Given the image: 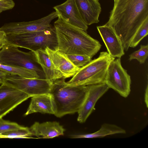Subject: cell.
I'll use <instances>...</instances> for the list:
<instances>
[{
    "label": "cell",
    "mask_w": 148,
    "mask_h": 148,
    "mask_svg": "<svg viewBox=\"0 0 148 148\" xmlns=\"http://www.w3.org/2000/svg\"><path fill=\"white\" fill-rule=\"evenodd\" d=\"M105 83L124 97H127L131 90L130 76L122 67L120 58L111 61L107 71Z\"/></svg>",
    "instance_id": "8"
},
{
    "label": "cell",
    "mask_w": 148,
    "mask_h": 148,
    "mask_svg": "<svg viewBox=\"0 0 148 148\" xmlns=\"http://www.w3.org/2000/svg\"><path fill=\"white\" fill-rule=\"evenodd\" d=\"M34 52L46 79L53 82L56 80L63 79L61 73L55 68L45 49H40Z\"/></svg>",
    "instance_id": "18"
},
{
    "label": "cell",
    "mask_w": 148,
    "mask_h": 148,
    "mask_svg": "<svg viewBox=\"0 0 148 148\" xmlns=\"http://www.w3.org/2000/svg\"><path fill=\"white\" fill-rule=\"evenodd\" d=\"M88 90V86L71 85L64 79L53 82L49 93L53 114L61 117L78 112L83 103Z\"/></svg>",
    "instance_id": "3"
},
{
    "label": "cell",
    "mask_w": 148,
    "mask_h": 148,
    "mask_svg": "<svg viewBox=\"0 0 148 148\" xmlns=\"http://www.w3.org/2000/svg\"><path fill=\"white\" fill-rule=\"evenodd\" d=\"M58 17V13L55 11L34 21L5 23L0 27V30L3 31L6 35L44 30L51 27V22Z\"/></svg>",
    "instance_id": "9"
},
{
    "label": "cell",
    "mask_w": 148,
    "mask_h": 148,
    "mask_svg": "<svg viewBox=\"0 0 148 148\" xmlns=\"http://www.w3.org/2000/svg\"><path fill=\"white\" fill-rule=\"evenodd\" d=\"M125 130L115 125L105 123L103 124L97 131L90 134L71 136L73 138H102L108 135L119 134H125Z\"/></svg>",
    "instance_id": "19"
},
{
    "label": "cell",
    "mask_w": 148,
    "mask_h": 148,
    "mask_svg": "<svg viewBox=\"0 0 148 148\" xmlns=\"http://www.w3.org/2000/svg\"><path fill=\"white\" fill-rule=\"evenodd\" d=\"M0 64L24 68L35 72L39 78L46 79L45 74L38 63L34 52H25L18 47L6 43L0 50Z\"/></svg>",
    "instance_id": "6"
},
{
    "label": "cell",
    "mask_w": 148,
    "mask_h": 148,
    "mask_svg": "<svg viewBox=\"0 0 148 148\" xmlns=\"http://www.w3.org/2000/svg\"><path fill=\"white\" fill-rule=\"evenodd\" d=\"M81 17L88 26L98 23L101 8L99 0H74Z\"/></svg>",
    "instance_id": "15"
},
{
    "label": "cell",
    "mask_w": 148,
    "mask_h": 148,
    "mask_svg": "<svg viewBox=\"0 0 148 148\" xmlns=\"http://www.w3.org/2000/svg\"><path fill=\"white\" fill-rule=\"evenodd\" d=\"M32 136L29 128L23 127L19 129L8 131L0 135V138H30Z\"/></svg>",
    "instance_id": "21"
},
{
    "label": "cell",
    "mask_w": 148,
    "mask_h": 148,
    "mask_svg": "<svg viewBox=\"0 0 148 148\" xmlns=\"http://www.w3.org/2000/svg\"><path fill=\"white\" fill-rule=\"evenodd\" d=\"M30 97L4 84L0 86V118H2Z\"/></svg>",
    "instance_id": "10"
},
{
    "label": "cell",
    "mask_w": 148,
    "mask_h": 148,
    "mask_svg": "<svg viewBox=\"0 0 148 148\" xmlns=\"http://www.w3.org/2000/svg\"><path fill=\"white\" fill-rule=\"evenodd\" d=\"M23 127L16 123L0 118V135L4 133L21 128Z\"/></svg>",
    "instance_id": "25"
},
{
    "label": "cell",
    "mask_w": 148,
    "mask_h": 148,
    "mask_svg": "<svg viewBox=\"0 0 148 148\" xmlns=\"http://www.w3.org/2000/svg\"><path fill=\"white\" fill-rule=\"evenodd\" d=\"M98 31L107 49L112 57L120 58L125 54L122 42L113 29L105 24L97 27Z\"/></svg>",
    "instance_id": "13"
},
{
    "label": "cell",
    "mask_w": 148,
    "mask_h": 148,
    "mask_svg": "<svg viewBox=\"0 0 148 148\" xmlns=\"http://www.w3.org/2000/svg\"><path fill=\"white\" fill-rule=\"evenodd\" d=\"M115 59L107 52H101L97 58L79 68L67 83L71 85L77 86L105 83L109 65Z\"/></svg>",
    "instance_id": "5"
},
{
    "label": "cell",
    "mask_w": 148,
    "mask_h": 148,
    "mask_svg": "<svg viewBox=\"0 0 148 148\" xmlns=\"http://www.w3.org/2000/svg\"><path fill=\"white\" fill-rule=\"evenodd\" d=\"M6 40L7 43L33 51L47 47L54 50L58 49L55 29L52 26L41 31L7 35Z\"/></svg>",
    "instance_id": "4"
},
{
    "label": "cell",
    "mask_w": 148,
    "mask_h": 148,
    "mask_svg": "<svg viewBox=\"0 0 148 148\" xmlns=\"http://www.w3.org/2000/svg\"><path fill=\"white\" fill-rule=\"evenodd\" d=\"M148 86L147 85L146 89H145V101L146 106L148 108Z\"/></svg>",
    "instance_id": "28"
},
{
    "label": "cell",
    "mask_w": 148,
    "mask_h": 148,
    "mask_svg": "<svg viewBox=\"0 0 148 148\" xmlns=\"http://www.w3.org/2000/svg\"><path fill=\"white\" fill-rule=\"evenodd\" d=\"M53 82L46 79L29 78L9 74L3 84L13 87L28 95L30 97L49 94Z\"/></svg>",
    "instance_id": "7"
},
{
    "label": "cell",
    "mask_w": 148,
    "mask_h": 148,
    "mask_svg": "<svg viewBox=\"0 0 148 148\" xmlns=\"http://www.w3.org/2000/svg\"><path fill=\"white\" fill-rule=\"evenodd\" d=\"M32 136L39 138H51L63 135L65 129L56 121H48L42 123L35 122L29 128Z\"/></svg>",
    "instance_id": "16"
},
{
    "label": "cell",
    "mask_w": 148,
    "mask_h": 148,
    "mask_svg": "<svg viewBox=\"0 0 148 148\" xmlns=\"http://www.w3.org/2000/svg\"><path fill=\"white\" fill-rule=\"evenodd\" d=\"M15 5V3L12 0H0V13L12 9Z\"/></svg>",
    "instance_id": "26"
},
{
    "label": "cell",
    "mask_w": 148,
    "mask_h": 148,
    "mask_svg": "<svg viewBox=\"0 0 148 148\" xmlns=\"http://www.w3.org/2000/svg\"><path fill=\"white\" fill-rule=\"evenodd\" d=\"M148 18V0H116L109 19L111 26L127 51L134 36Z\"/></svg>",
    "instance_id": "1"
},
{
    "label": "cell",
    "mask_w": 148,
    "mask_h": 148,
    "mask_svg": "<svg viewBox=\"0 0 148 148\" xmlns=\"http://www.w3.org/2000/svg\"><path fill=\"white\" fill-rule=\"evenodd\" d=\"M45 51L55 68L61 74L63 79L73 77L79 68L71 61L66 55L58 50H54L48 47Z\"/></svg>",
    "instance_id": "14"
},
{
    "label": "cell",
    "mask_w": 148,
    "mask_h": 148,
    "mask_svg": "<svg viewBox=\"0 0 148 148\" xmlns=\"http://www.w3.org/2000/svg\"><path fill=\"white\" fill-rule=\"evenodd\" d=\"M71 61L76 66L80 68L90 62L91 58L89 56L82 55H66Z\"/></svg>",
    "instance_id": "24"
},
{
    "label": "cell",
    "mask_w": 148,
    "mask_h": 148,
    "mask_svg": "<svg viewBox=\"0 0 148 148\" xmlns=\"http://www.w3.org/2000/svg\"><path fill=\"white\" fill-rule=\"evenodd\" d=\"M0 70L9 74L18 75L29 78H39L34 71L22 67L4 65L0 64Z\"/></svg>",
    "instance_id": "20"
},
{
    "label": "cell",
    "mask_w": 148,
    "mask_h": 148,
    "mask_svg": "<svg viewBox=\"0 0 148 148\" xmlns=\"http://www.w3.org/2000/svg\"><path fill=\"white\" fill-rule=\"evenodd\" d=\"M53 8L66 22L86 32L88 26L84 21L74 0H67Z\"/></svg>",
    "instance_id": "12"
},
{
    "label": "cell",
    "mask_w": 148,
    "mask_h": 148,
    "mask_svg": "<svg viewBox=\"0 0 148 148\" xmlns=\"http://www.w3.org/2000/svg\"><path fill=\"white\" fill-rule=\"evenodd\" d=\"M38 112L42 114H54L51 98L49 94L32 97L30 104L25 115L26 116Z\"/></svg>",
    "instance_id": "17"
},
{
    "label": "cell",
    "mask_w": 148,
    "mask_h": 148,
    "mask_svg": "<svg viewBox=\"0 0 148 148\" xmlns=\"http://www.w3.org/2000/svg\"><path fill=\"white\" fill-rule=\"evenodd\" d=\"M148 34V18L142 24L134 36L130 43V47L134 48Z\"/></svg>",
    "instance_id": "22"
},
{
    "label": "cell",
    "mask_w": 148,
    "mask_h": 148,
    "mask_svg": "<svg viewBox=\"0 0 148 148\" xmlns=\"http://www.w3.org/2000/svg\"><path fill=\"white\" fill-rule=\"evenodd\" d=\"M116 0H114V1H115Z\"/></svg>",
    "instance_id": "29"
},
{
    "label": "cell",
    "mask_w": 148,
    "mask_h": 148,
    "mask_svg": "<svg viewBox=\"0 0 148 148\" xmlns=\"http://www.w3.org/2000/svg\"><path fill=\"white\" fill-rule=\"evenodd\" d=\"M88 86V90L83 103L77 112V120L80 123H84L95 110L98 100L108 90L109 88L105 83Z\"/></svg>",
    "instance_id": "11"
},
{
    "label": "cell",
    "mask_w": 148,
    "mask_h": 148,
    "mask_svg": "<svg viewBox=\"0 0 148 148\" xmlns=\"http://www.w3.org/2000/svg\"><path fill=\"white\" fill-rule=\"evenodd\" d=\"M54 22L58 49L66 55H82L92 58L101 45L84 30L65 21L60 16Z\"/></svg>",
    "instance_id": "2"
},
{
    "label": "cell",
    "mask_w": 148,
    "mask_h": 148,
    "mask_svg": "<svg viewBox=\"0 0 148 148\" xmlns=\"http://www.w3.org/2000/svg\"><path fill=\"white\" fill-rule=\"evenodd\" d=\"M148 56V45H140V49L131 53L129 56V60L130 61L136 59L141 64L145 63Z\"/></svg>",
    "instance_id": "23"
},
{
    "label": "cell",
    "mask_w": 148,
    "mask_h": 148,
    "mask_svg": "<svg viewBox=\"0 0 148 148\" xmlns=\"http://www.w3.org/2000/svg\"><path fill=\"white\" fill-rule=\"evenodd\" d=\"M9 74L0 70V84H3L4 79L7 75Z\"/></svg>",
    "instance_id": "27"
}]
</instances>
